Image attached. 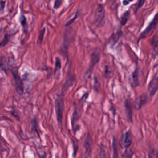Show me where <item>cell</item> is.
I'll list each match as a JSON object with an SVG mask.
<instances>
[{"label":"cell","instance_id":"obj_23","mask_svg":"<svg viewBox=\"0 0 158 158\" xmlns=\"http://www.w3.org/2000/svg\"><path fill=\"white\" fill-rule=\"evenodd\" d=\"M99 158H105V152H104V149L103 148H101V149Z\"/></svg>","mask_w":158,"mask_h":158},{"label":"cell","instance_id":"obj_9","mask_svg":"<svg viewBox=\"0 0 158 158\" xmlns=\"http://www.w3.org/2000/svg\"><path fill=\"white\" fill-rule=\"evenodd\" d=\"M124 106H125V113H126L127 119L129 122H132L133 110H132L131 102L129 99L125 100V103H124Z\"/></svg>","mask_w":158,"mask_h":158},{"label":"cell","instance_id":"obj_21","mask_svg":"<svg viewBox=\"0 0 158 158\" xmlns=\"http://www.w3.org/2000/svg\"><path fill=\"white\" fill-rule=\"evenodd\" d=\"M77 16H78V14H75V16L72 18V19H71V20H69V21H67V22L66 23V26H70L77 18Z\"/></svg>","mask_w":158,"mask_h":158},{"label":"cell","instance_id":"obj_4","mask_svg":"<svg viewBox=\"0 0 158 158\" xmlns=\"http://www.w3.org/2000/svg\"><path fill=\"white\" fill-rule=\"evenodd\" d=\"M157 90H158V71L156 73V74L153 76L148 88L149 94L151 96H154L157 92Z\"/></svg>","mask_w":158,"mask_h":158},{"label":"cell","instance_id":"obj_2","mask_svg":"<svg viewBox=\"0 0 158 158\" xmlns=\"http://www.w3.org/2000/svg\"><path fill=\"white\" fill-rule=\"evenodd\" d=\"M64 109V102L62 96H58L56 100V111L57 120L59 124L61 125L63 118V112Z\"/></svg>","mask_w":158,"mask_h":158},{"label":"cell","instance_id":"obj_10","mask_svg":"<svg viewBox=\"0 0 158 158\" xmlns=\"http://www.w3.org/2000/svg\"><path fill=\"white\" fill-rule=\"evenodd\" d=\"M92 142H93L92 137L90 135V134L88 133V135L87 136L85 142H84V147L85 149V153L87 155H89L90 154V152H91Z\"/></svg>","mask_w":158,"mask_h":158},{"label":"cell","instance_id":"obj_5","mask_svg":"<svg viewBox=\"0 0 158 158\" xmlns=\"http://www.w3.org/2000/svg\"><path fill=\"white\" fill-rule=\"evenodd\" d=\"M104 18H105L104 8L102 5H99L96 8L95 15V22L99 26L101 25L104 22Z\"/></svg>","mask_w":158,"mask_h":158},{"label":"cell","instance_id":"obj_11","mask_svg":"<svg viewBox=\"0 0 158 158\" xmlns=\"http://www.w3.org/2000/svg\"><path fill=\"white\" fill-rule=\"evenodd\" d=\"M122 31H118L116 33L114 34L109 39V44H111L112 46L114 45L117 42L118 40L121 38V37L122 36Z\"/></svg>","mask_w":158,"mask_h":158},{"label":"cell","instance_id":"obj_13","mask_svg":"<svg viewBox=\"0 0 158 158\" xmlns=\"http://www.w3.org/2000/svg\"><path fill=\"white\" fill-rule=\"evenodd\" d=\"M129 14H130L129 11H127V12H125V13H124V14L123 15V16H122V19H121V24H122V26H124V25L127 23V22L128 19Z\"/></svg>","mask_w":158,"mask_h":158},{"label":"cell","instance_id":"obj_3","mask_svg":"<svg viewBox=\"0 0 158 158\" xmlns=\"http://www.w3.org/2000/svg\"><path fill=\"white\" fill-rule=\"evenodd\" d=\"M157 24H158V12L156 14V16H154L153 20L150 22L149 26L147 27V28L140 35V36L139 37V39H138V41L143 39V38H146L148 35H149L152 32V31L155 29Z\"/></svg>","mask_w":158,"mask_h":158},{"label":"cell","instance_id":"obj_14","mask_svg":"<svg viewBox=\"0 0 158 158\" xmlns=\"http://www.w3.org/2000/svg\"><path fill=\"white\" fill-rule=\"evenodd\" d=\"M113 151H114V158H117L118 156L117 146V143L115 138H114V140H113Z\"/></svg>","mask_w":158,"mask_h":158},{"label":"cell","instance_id":"obj_1","mask_svg":"<svg viewBox=\"0 0 158 158\" xmlns=\"http://www.w3.org/2000/svg\"><path fill=\"white\" fill-rule=\"evenodd\" d=\"M11 72L14 82L16 91L19 95H22L24 93V83L18 74V71L15 68L11 69Z\"/></svg>","mask_w":158,"mask_h":158},{"label":"cell","instance_id":"obj_8","mask_svg":"<svg viewBox=\"0 0 158 158\" xmlns=\"http://www.w3.org/2000/svg\"><path fill=\"white\" fill-rule=\"evenodd\" d=\"M132 136L129 130L127 131L124 134H123L121 139V145L124 148H128L130 147L132 143Z\"/></svg>","mask_w":158,"mask_h":158},{"label":"cell","instance_id":"obj_20","mask_svg":"<svg viewBox=\"0 0 158 158\" xmlns=\"http://www.w3.org/2000/svg\"><path fill=\"white\" fill-rule=\"evenodd\" d=\"M111 71L110 70L109 66H106V67H105V75H106V76L107 77H109L110 75H111Z\"/></svg>","mask_w":158,"mask_h":158},{"label":"cell","instance_id":"obj_18","mask_svg":"<svg viewBox=\"0 0 158 158\" xmlns=\"http://www.w3.org/2000/svg\"><path fill=\"white\" fill-rule=\"evenodd\" d=\"M21 24H22V27H23L24 29L26 28V26H27V21H26V18H25L24 16H22L21 17Z\"/></svg>","mask_w":158,"mask_h":158},{"label":"cell","instance_id":"obj_26","mask_svg":"<svg viewBox=\"0 0 158 158\" xmlns=\"http://www.w3.org/2000/svg\"><path fill=\"white\" fill-rule=\"evenodd\" d=\"M128 1L129 2H132V1H133V0H128Z\"/></svg>","mask_w":158,"mask_h":158},{"label":"cell","instance_id":"obj_12","mask_svg":"<svg viewBox=\"0 0 158 158\" xmlns=\"http://www.w3.org/2000/svg\"><path fill=\"white\" fill-rule=\"evenodd\" d=\"M133 77V87H136L138 85V72L135 69L132 75Z\"/></svg>","mask_w":158,"mask_h":158},{"label":"cell","instance_id":"obj_24","mask_svg":"<svg viewBox=\"0 0 158 158\" xmlns=\"http://www.w3.org/2000/svg\"><path fill=\"white\" fill-rule=\"evenodd\" d=\"M156 158H158V151L156 152Z\"/></svg>","mask_w":158,"mask_h":158},{"label":"cell","instance_id":"obj_17","mask_svg":"<svg viewBox=\"0 0 158 158\" xmlns=\"http://www.w3.org/2000/svg\"><path fill=\"white\" fill-rule=\"evenodd\" d=\"M144 2H145V0H138V3L136 5V8H135V12H136L140 8H141L143 6V5L144 3Z\"/></svg>","mask_w":158,"mask_h":158},{"label":"cell","instance_id":"obj_25","mask_svg":"<svg viewBox=\"0 0 158 158\" xmlns=\"http://www.w3.org/2000/svg\"><path fill=\"white\" fill-rule=\"evenodd\" d=\"M149 158H152V157H151V155H150V154H149Z\"/></svg>","mask_w":158,"mask_h":158},{"label":"cell","instance_id":"obj_19","mask_svg":"<svg viewBox=\"0 0 158 158\" xmlns=\"http://www.w3.org/2000/svg\"><path fill=\"white\" fill-rule=\"evenodd\" d=\"M8 42V35H6L4 38V39L2 40V42L0 43V46L1 47H4L5 45H6L7 44Z\"/></svg>","mask_w":158,"mask_h":158},{"label":"cell","instance_id":"obj_16","mask_svg":"<svg viewBox=\"0 0 158 158\" xmlns=\"http://www.w3.org/2000/svg\"><path fill=\"white\" fill-rule=\"evenodd\" d=\"M61 68V63L60 59L58 58H56V65H55V72Z\"/></svg>","mask_w":158,"mask_h":158},{"label":"cell","instance_id":"obj_15","mask_svg":"<svg viewBox=\"0 0 158 158\" xmlns=\"http://www.w3.org/2000/svg\"><path fill=\"white\" fill-rule=\"evenodd\" d=\"M45 33V29H43V30H42L39 34V36H38V42L40 43H42L43 40V37H44V35Z\"/></svg>","mask_w":158,"mask_h":158},{"label":"cell","instance_id":"obj_22","mask_svg":"<svg viewBox=\"0 0 158 158\" xmlns=\"http://www.w3.org/2000/svg\"><path fill=\"white\" fill-rule=\"evenodd\" d=\"M61 1L60 0H55V9H57V8H59V6H61Z\"/></svg>","mask_w":158,"mask_h":158},{"label":"cell","instance_id":"obj_6","mask_svg":"<svg viewBox=\"0 0 158 158\" xmlns=\"http://www.w3.org/2000/svg\"><path fill=\"white\" fill-rule=\"evenodd\" d=\"M148 96L144 93L139 96L136 98L133 103V106L134 107L136 110H140L143 106H144L148 101Z\"/></svg>","mask_w":158,"mask_h":158},{"label":"cell","instance_id":"obj_7","mask_svg":"<svg viewBox=\"0 0 158 158\" xmlns=\"http://www.w3.org/2000/svg\"><path fill=\"white\" fill-rule=\"evenodd\" d=\"M99 59H100L99 52H98V51L93 52V54L91 55L90 66H89V68L87 71V74H88V76H90L91 74L92 71L93 70V68L99 63Z\"/></svg>","mask_w":158,"mask_h":158}]
</instances>
